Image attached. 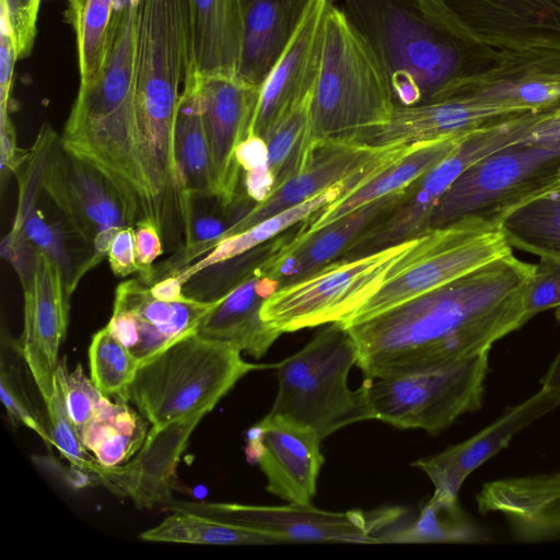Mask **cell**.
I'll use <instances>...</instances> for the list:
<instances>
[{
  "mask_svg": "<svg viewBox=\"0 0 560 560\" xmlns=\"http://www.w3.org/2000/svg\"><path fill=\"white\" fill-rule=\"evenodd\" d=\"M190 68L189 0H137L133 89L137 151L152 203L177 201L175 126Z\"/></svg>",
  "mask_w": 560,
  "mask_h": 560,
  "instance_id": "obj_3",
  "label": "cell"
},
{
  "mask_svg": "<svg viewBox=\"0 0 560 560\" xmlns=\"http://www.w3.org/2000/svg\"><path fill=\"white\" fill-rule=\"evenodd\" d=\"M334 0H312L289 45L260 88L249 130L267 140L275 129L313 96L322 68L325 24Z\"/></svg>",
  "mask_w": 560,
  "mask_h": 560,
  "instance_id": "obj_18",
  "label": "cell"
},
{
  "mask_svg": "<svg viewBox=\"0 0 560 560\" xmlns=\"http://www.w3.org/2000/svg\"><path fill=\"white\" fill-rule=\"evenodd\" d=\"M560 306V262L547 258L534 265L525 294L526 323L537 314Z\"/></svg>",
  "mask_w": 560,
  "mask_h": 560,
  "instance_id": "obj_44",
  "label": "cell"
},
{
  "mask_svg": "<svg viewBox=\"0 0 560 560\" xmlns=\"http://www.w3.org/2000/svg\"><path fill=\"white\" fill-rule=\"evenodd\" d=\"M276 290L277 283L265 271L253 275L222 296L196 332L261 358L281 335L261 318L262 304Z\"/></svg>",
  "mask_w": 560,
  "mask_h": 560,
  "instance_id": "obj_27",
  "label": "cell"
},
{
  "mask_svg": "<svg viewBox=\"0 0 560 560\" xmlns=\"http://www.w3.org/2000/svg\"><path fill=\"white\" fill-rule=\"evenodd\" d=\"M73 1H75V0H69V3H70V2H73Z\"/></svg>",
  "mask_w": 560,
  "mask_h": 560,
  "instance_id": "obj_55",
  "label": "cell"
},
{
  "mask_svg": "<svg viewBox=\"0 0 560 560\" xmlns=\"http://www.w3.org/2000/svg\"><path fill=\"white\" fill-rule=\"evenodd\" d=\"M2 354L0 368V396L13 427L24 425L34 431L46 444L52 445L50 432L37 413L18 366Z\"/></svg>",
  "mask_w": 560,
  "mask_h": 560,
  "instance_id": "obj_42",
  "label": "cell"
},
{
  "mask_svg": "<svg viewBox=\"0 0 560 560\" xmlns=\"http://www.w3.org/2000/svg\"><path fill=\"white\" fill-rule=\"evenodd\" d=\"M536 198L560 199V168L558 171H556L555 173H552L538 187H536L534 190L528 192L526 196H524L522 199H520L512 207H515L517 205L524 203L526 201H529V200L536 199ZM512 207H510V208H512Z\"/></svg>",
  "mask_w": 560,
  "mask_h": 560,
  "instance_id": "obj_53",
  "label": "cell"
},
{
  "mask_svg": "<svg viewBox=\"0 0 560 560\" xmlns=\"http://www.w3.org/2000/svg\"><path fill=\"white\" fill-rule=\"evenodd\" d=\"M175 155L186 199L190 195H213L210 154L199 102L187 83H184L177 112Z\"/></svg>",
  "mask_w": 560,
  "mask_h": 560,
  "instance_id": "obj_34",
  "label": "cell"
},
{
  "mask_svg": "<svg viewBox=\"0 0 560 560\" xmlns=\"http://www.w3.org/2000/svg\"><path fill=\"white\" fill-rule=\"evenodd\" d=\"M411 145L376 148L351 138L314 141L303 167L273 190L265 201L255 203L231 226L226 236L243 232L340 182L382 168L402 155Z\"/></svg>",
  "mask_w": 560,
  "mask_h": 560,
  "instance_id": "obj_16",
  "label": "cell"
},
{
  "mask_svg": "<svg viewBox=\"0 0 560 560\" xmlns=\"http://www.w3.org/2000/svg\"><path fill=\"white\" fill-rule=\"evenodd\" d=\"M490 350L435 369L368 378L362 385L375 420L438 434L482 406Z\"/></svg>",
  "mask_w": 560,
  "mask_h": 560,
  "instance_id": "obj_9",
  "label": "cell"
},
{
  "mask_svg": "<svg viewBox=\"0 0 560 560\" xmlns=\"http://www.w3.org/2000/svg\"><path fill=\"white\" fill-rule=\"evenodd\" d=\"M246 197L256 203L265 201L275 190V176L269 167L244 172Z\"/></svg>",
  "mask_w": 560,
  "mask_h": 560,
  "instance_id": "obj_51",
  "label": "cell"
},
{
  "mask_svg": "<svg viewBox=\"0 0 560 560\" xmlns=\"http://www.w3.org/2000/svg\"><path fill=\"white\" fill-rule=\"evenodd\" d=\"M294 235L277 236L242 255L202 269L183 284V293L202 302L222 298L253 275L265 271L267 264Z\"/></svg>",
  "mask_w": 560,
  "mask_h": 560,
  "instance_id": "obj_36",
  "label": "cell"
},
{
  "mask_svg": "<svg viewBox=\"0 0 560 560\" xmlns=\"http://www.w3.org/2000/svg\"><path fill=\"white\" fill-rule=\"evenodd\" d=\"M107 257L112 271L118 277L139 272L133 226L122 228L116 233L109 245Z\"/></svg>",
  "mask_w": 560,
  "mask_h": 560,
  "instance_id": "obj_47",
  "label": "cell"
},
{
  "mask_svg": "<svg viewBox=\"0 0 560 560\" xmlns=\"http://www.w3.org/2000/svg\"><path fill=\"white\" fill-rule=\"evenodd\" d=\"M115 0L70 2V21L75 32L80 85L93 82L102 72L110 48Z\"/></svg>",
  "mask_w": 560,
  "mask_h": 560,
  "instance_id": "obj_37",
  "label": "cell"
},
{
  "mask_svg": "<svg viewBox=\"0 0 560 560\" xmlns=\"http://www.w3.org/2000/svg\"><path fill=\"white\" fill-rule=\"evenodd\" d=\"M21 284L24 324L18 348L46 405L54 392L71 296L59 265L39 249L33 272Z\"/></svg>",
  "mask_w": 560,
  "mask_h": 560,
  "instance_id": "obj_17",
  "label": "cell"
},
{
  "mask_svg": "<svg viewBox=\"0 0 560 560\" xmlns=\"http://www.w3.org/2000/svg\"><path fill=\"white\" fill-rule=\"evenodd\" d=\"M528 112H516L478 101L466 89L422 105L396 106L384 124L351 139L369 147L410 145L469 133Z\"/></svg>",
  "mask_w": 560,
  "mask_h": 560,
  "instance_id": "obj_21",
  "label": "cell"
},
{
  "mask_svg": "<svg viewBox=\"0 0 560 560\" xmlns=\"http://www.w3.org/2000/svg\"><path fill=\"white\" fill-rule=\"evenodd\" d=\"M185 83L197 95L207 137L213 195L226 208L243 198L238 194L241 167L237 145L249 135L260 88L238 74H199L189 71Z\"/></svg>",
  "mask_w": 560,
  "mask_h": 560,
  "instance_id": "obj_14",
  "label": "cell"
},
{
  "mask_svg": "<svg viewBox=\"0 0 560 560\" xmlns=\"http://www.w3.org/2000/svg\"><path fill=\"white\" fill-rule=\"evenodd\" d=\"M15 50L8 24L0 14V112H10Z\"/></svg>",
  "mask_w": 560,
  "mask_h": 560,
  "instance_id": "obj_48",
  "label": "cell"
},
{
  "mask_svg": "<svg viewBox=\"0 0 560 560\" xmlns=\"http://www.w3.org/2000/svg\"><path fill=\"white\" fill-rule=\"evenodd\" d=\"M248 3L249 0H189V71L238 74Z\"/></svg>",
  "mask_w": 560,
  "mask_h": 560,
  "instance_id": "obj_28",
  "label": "cell"
},
{
  "mask_svg": "<svg viewBox=\"0 0 560 560\" xmlns=\"http://www.w3.org/2000/svg\"><path fill=\"white\" fill-rule=\"evenodd\" d=\"M416 237L357 258L338 259L269 295L261 318L280 334L346 323L377 291Z\"/></svg>",
  "mask_w": 560,
  "mask_h": 560,
  "instance_id": "obj_10",
  "label": "cell"
},
{
  "mask_svg": "<svg viewBox=\"0 0 560 560\" xmlns=\"http://www.w3.org/2000/svg\"><path fill=\"white\" fill-rule=\"evenodd\" d=\"M534 265L513 253L368 319L345 325L368 378L435 369L491 350L526 324Z\"/></svg>",
  "mask_w": 560,
  "mask_h": 560,
  "instance_id": "obj_1",
  "label": "cell"
},
{
  "mask_svg": "<svg viewBox=\"0 0 560 560\" xmlns=\"http://www.w3.org/2000/svg\"><path fill=\"white\" fill-rule=\"evenodd\" d=\"M141 540L192 545L277 544L270 536L212 516L173 511L156 526L142 532Z\"/></svg>",
  "mask_w": 560,
  "mask_h": 560,
  "instance_id": "obj_35",
  "label": "cell"
},
{
  "mask_svg": "<svg viewBox=\"0 0 560 560\" xmlns=\"http://www.w3.org/2000/svg\"><path fill=\"white\" fill-rule=\"evenodd\" d=\"M466 135L413 143L373 177L317 211L318 214L313 215L311 223H305L296 235L317 232L368 203L407 189L450 154Z\"/></svg>",
  "mask_w": 560,
  "mask_h": 560,
  "instance_id": "obj_29",
  "label": "cell"
},
{
  "mask_svg": "<svg viewBox=\"0 0 560 560\" xmlns=\"http://www.w3.org/2000/svg\"><path fill=\"white\" fill-rule=\"evenodd\" d=\"M312 97L291 113L266 140L269 168L276 182L275 190L293 177L306 162L313 143Z\"/></svg>",
  "mask_w": 560,
  "mask_h": 560,
  "instance_id": "obj_39",
  "label": "cell"
},
{
  "mask_svg": "<svg viewBox=\"0 0 560 560\" xmlns=\"http://www.w3.org/2000/svg\"><path fill=\"white\" fill-rule=\"evenodd\" d=\"M170 511H184L238 524L278 542L339 541L382 542L375 534L383 532L404 514L399 508L364 513L361 510L331 512L311 504L289 503L281 506L238 503H167Z\"/></svg>",
  "mask_w": 560,
  "mask_h": 560,
  "instance_id": "obj_13",
  "label": "cell"
},
{
  "mask_svg": "<svg viewBox=\"0 0 560 560\" xmlns=\"http://www.w3.org/2000/svg\"><path fill=\"white\" fill-rule=\"evenodd\" d=\"M396 105L363 36L335 2L328 9L322 68L311 103L313 142L352 138L384 124Z\"/></svg>",
  "mask_w": 560,
  "mask_h": 560,
  "instance_id": "obj_6",
  "label": "cell"
},
{
  "mask_svg": "<svg viewBox=\"0 0 560 560\" xmlns=\"http://www.w3.org/2000/svg\"><path fill=\"white\" fill-rule=\"evenodd\" d=\"M494 221L512 248L560 262V199H532Z\"/></svg>",
  "mask_w": 560,
  "mask_h": 560,
  "instance_id": "obj_33",
  "label": "cell"
},
{
  "mask_svg": "<svg viewBox=\"0 0 560 560\" xmlns=\"http://www.w3.org/2000/svg\"><path fill=\"white\" fill-rule=\"evenodd\" d=\"M375 54L396 106L447 97L511 54L474 43L434 0H339Z\"/></svg>",
  "mask_w": 560,
  "mask_h": 560,
  "instance_id": "obj_2",
  "label": "cell"
},
{
  "mask_svg": "<svg viewBox=\"0 0 560 560\" xmlns=\"http://www.w3.org/2000/svg\"><path fill=\"white\" fill-rule=\"evenodd\" d=\"M312 0H249L238 75L261 86L289 45Z\"/></svg>",
  "mask_w": 560,
  "mask_h": 560,
  "instance_id": "obj_30",
  "label": "cell"
},
{
  "mask_svg": "<svg viewBox=\"0 0 560 560\" xmlns=\"http://www.w3.org/2000/svg\"><path fill=\"white\" fill-rule=\"evenodd\" d=\"M560 168V150L515 142L465 171L439 200L430 229L465 215L495 219Z\"/></svg>",
  "mask_w": 560,
  "mask_h": 560,
  "instance_id": "obj_12",
  "label": "cell"
},
{
  "mask_svg": "<svg viewBox=\"0 0 560 560\" xmlns=\"http://www.w3.org/2000/svg\"><path fill=\"white\" fill-rule=\"evenodd\" d=\"M40 0H1L4 18L13 42L16 60L30 56L35 37Z\"/></svg>",
  "mask_w": 560,
  "mask_h": 560,
  "instance_id": "obj_45",
  "label": "cell"
},
{
  "mask_svg": "<svg viewBox=\"0 0 560 560\" xmlns=\"http://www.w3.org/2000/svg\"><path fill=\"white\" fill-rule=\"evenodd\" d=\"M221 299L202 302L185 295L177 301H163L140 278L129 279L115 290L113 314L106 326L141 363L195 332Z\"/></svg>",
  "mask_w": 560,
  "mask_h": 560,
  "instance_id": "obj_19",
  "label": "cell"
},
{
  "mask_svg": "<svg viewBox=\"0 0 560 560\" xmlns=\"http://www.w3.org/2000/svg\"><path fill=\"white\" fill-rule=\"evenodd\" d=\"M555 310V316L560 323V306ZM541 388L555 393L560 398V350L541 380Z\"/></svg>",
  "mask_w": 560,
  "mask_h": 560,
  "instance_id": "obj_54",
  "label": "cell"
},
{
  "mask_svg": "<svg viewBox=\"0 0 560 560\" xmlns=\"http://www.w3.org/2000/svg\"><path fill=\"white\" fill-rule=\"evenodd\" d=\"M382 170L383 168L374 170L340 182L296 206L254 224L243 232L229 235L201 258L171 275H176L184 284L189 278L202 269L234 258L276 238L289 228L310 219L314 213L361 183L370 179Z\"/></svg>",
  "mask_w": 560,
  "mask_h": 560,
  "instance_id": "obj_31",
  "label": "cell"
},
{
  "mask_svg": "<svg viewBox=\"0 0 560 560\" xmlns=\"http://www.w3.org/2000/svg\"><path fill=\"white\" fill-rule=\"evenodd\" d=\"M89 358L91 380L101 394L108 398L128 401V387L140 361L107 326L94 334L89 348Z\"/></svg>",
  "mask_w": 560,
  "mask_h": 560,
  "instance_id": "obj_40",
  "label": "cell"
},
{
  "mask_svg": "<svg viewBox=\"0 0 560 560\" xmlns=\"http://www.w3.org/2000/svg\"><path fill=\"white\" fill-rule=\"evenodd\" d=\"M266 368L242 359L241 351L188 334L142 361L128 387V401L151 424L206 416L252 371Z\"/></svg>",
  "mask_w": 560,
  "mask_h": 560,
  "instance_id": "obj_5",
  "label": "cell"
},
{
  "mask_svg": "<svg viewBox=\"0 0 560 560\" xmlns=\"http://www.w3.org/2000/svg\"><path fill=\"white\" fill-rule=\"evenodd\" d=\"M45 406L52 446L72 467L92 475L97 481V475L102 466L93 455H90L91 453L82 443L80 433L68 412L63 385L57 372L51 398Z\"/></svg>",
  "mask_w": 560,
  "mask_h": 560,
  "instance_id": "obj_41",
  "label": "cell"
},
{
  "mask_svg": "<svg viewBox=\"0 0 560 560\" xmlns=\"http://www.w3.org/2000/svg\"><path fill=\"white\" fill-rule=\"evenodd\" d=\"M133 232L139 278L148 283L153 272V262L163 253V241L158 228L148 219L137 222Z\"/></svg>",
  "mask_w": 560,
  "mask_h": 560,
  "instance_id": "obj_46",
  "label": "cell"
},
{
  "mask_svg": "<svg viewBox=\"0 0 560 560\" xmlns=\"http://www.w3.org/2000/svg\"><path fill=\"white\" fill-rule=\"evenodd\" d=\"M320 442L311 427L269 412L250 429L246 455L258 463L268 492L288 503L311 504L324 464Z\"/></svg>",
  "mask_w": 560,
  "mask_h": 560,
  "instance_id": "obj_20",
  "label": "cell"
},
{
  "mask_svg": "<svg viewBox=\"0 0 560 560\" xmlns=\"http://www.w3.org/2000/svg\"><path fill=\"white\" fill-rule=\"evenodd\" d=\"M137 0L112 37L106 63L91 83L80 85L60 136L62 147L102 172L140 220L150 215L136 133L133 89Z\"/></svg>",
  "mask_w": 560,
  "mask_h": 560,
  "instance_id": "obj_4",
  "label": "cell"
},
{
  "mask_svg": "<svg viewBox=\"0 0 560 560\" xmlns=\"http://www.w3.org/2000/svg\"><path fill=\"white\" fill-rule=\"evenodd\" d=\"M42 186L68 226L92 250L91 269L116 233L140 221L119 189L97 168L68 152L56 135L48 150Z\"/></svg>",
  "mask_w": 560,
  "mask_h": 560,
  "instance_id": "obj_11",
  "label": "cell"
},
{
  "mask_svg": "<svg viewBox=\"0 0 560 560\" xmlns=\"http://www.w3.org/2000/svg\"><path fill=\"white\" fill-rule=\"evenodd\" d=\"M488 534L464 513L458 500L441 501L431 498L423 506L420 517L409 528L394 532L385 541H443L482 542Z\"/></svg>",
  "mask_w": 560,
  "mask_h": 560,
  "instance_id": "obj_38",
  "label": "cell"
},
{
  "mask_svg": "<svg viewBox=\"0 0 560 560\" xmlns=\"http://www.w3.org/2000/svg\"><path fill=\"white\" fill-rule=\"evenodd\" d=\"M358 348L340 322L327 324L300 351L277 364L278 393L270 412L296 420L323 441L349 424L375 420L360 386L348 387Z\"/></svg>",
  "mask_w": 560,
  "mask_h": 560,
  "instance_id": "obj_7",
  "label": "cell"
},
{
  "mask_svg": "<svg viewBox=\"0 0 560 560\" xmlns=\"http://www.w3.org/2000/svg\"><path fill=\"white\" fill-rule=\"evenodd\" d=\"M521 141L560 150V104L542 110Z\"/></svg>",
  "mask_w": 560,
  "mask_h": 560,
  "instance_id": "obj_49",
  "label": "cell"
},
{
  "mask_svg": "<svg viewBox=\"0 0 560 560\" xmlns=\"http://www.w3.org/2000/svg\"><path fill=\"white\" fill-rule=\"evenodd\" d=\"M513 253L498 223L465 215L432 228L389 269L377 291L345 325L361 322Z\"/></svg>",
  "mask_w": 560,
  "mask_h": 560,
  "instance_id": "obj_8",
  "label": "cell"
},
{
  "mask_svg": "<svg viewBox=\"0 0 560 560\" xmlns=\"http://www.w3.org/2000/svg\"><path fill=\"white\" fill-rule=\"evenodd\" d=\"M465 38L506 52L560 54V0H434Z\"/></svg>",
  "mask_w": 560,
  "mask_h": 560,
  "instance_id": "obj_15",
  "label": "cell"
},
{
  "mask_svg": "<svg viewBox=\"0 0 560 560\" xmlns=\"http://www.w3.org/2000/svg\"><path fill=\"white\" fill-rule=\"evenodd\" d=\"M203 415L150 429L138 456L125 466L102 467L97 478L115 492L128 495L139 508L166 505L174 499L171 481L187 441Z\"/></svg>",
  "mask_w": 560,
  "mask_h": 560,
  "instance_id": "obj_25",
  "label": "cell"
},
{
  "mask_svg": "<svg viewBox=\"0 0 560 560\" xmlns=\"http://www.w3.org/2000/svg\"><path fill=\"white\" fill-rule=\"evenodd\" d=\"M56 372L63 385L68 412L80 433L92 418L104 395L96 388L92 380L88 378L81 365H77L72 372H69L66 359H62Z\"/></svg>",
  "mask_w": 560,
  "mask_h": 560,
  "instance_id": "obj_43",
  "label": "cell"
},
{
  "mask_svg": "<svg viewBox=\"0 0 560 560\" xmlns=\"http://www.w3.org/2000/svg\"><path fill=\"white\" fill-rule=\"evenodd\" d=\"M559 406L560 398L540 387L471 438L436 455L420 458L412 466L421 469L432 481V498L458 500L460 487L474 470L505 448L516 433Z\"/></svg>",
  "mask_w": 560,
  "mask_h": 560,
  "instance_id": "obj_22",
  "label": "cell"
},
{
  "mask_svg": "<svg viewBox=\"0 0 560 560\" xmlns=\"http://www.w3.org/2000/svg\"><path fill=\"white\" fill-rule=\"evenodd\" d=\"M335 1V0H334Z\"/></svg>",
  "mask_w": 560,
  "mask_h": 560,
  "instance_id": "obj_56",
  "label": "cell"
},
{
  "mask_svg": "<svg viewBox=\"0 0 560 560\" xmlns=\"http://www.w3.org/2000/svg\"><path fill=\"white\" fill-rule=\"evenodd\" d=\"M476 502L482 514L501 513L520 542L560 537V471L488 481Z\"/></svg>",
  "mask_w": 560,
  "mask_h": 560,
  "instance_id": "obj_24",
  "label": "cell"
},
{
  "mask_svg": "<svg viewBox=\"0 0 560 560\" xmlns=\"http://www.w3.org/2000/svg\"><path fill=\"white\" fill-rule=\"evenodd\" d=\"M152 294L163 301H177L185 296L183 283L176 275L166 276L150 285Z\"/></svg>",
  "mask_w": 560,
  "mask_h": 560,
  "instance_id": "obj_52",
  "label": "cell"
},
{
  "mask_svg": "<svg viewBox=\"0 0 560 560\" xmlns=\"http://www.w3.org/2000/svg\"><path fill=\"white\" fill-rule=\"evenodd\" d=\"M142 418L128 401L114 402L104 396L80 432L82 443L102 467L120 466L140 451L147 439L149 431Z\"/></svg>",
  "mask_w": 560,
  "mask_h": 560,
  "instance_id": "obj_32",
  "label": "cell"
},
{
  "mask_svg": "<svg viewBox=\"0 0 560 560\" xmlns=\"http://www.w3.org/2000/svg\"><path fill=\"white\" fill-rule=\"evenodd\" d=\"M57 132L44 125L30 149L23 170L18 174L19 197L11 232L22 236L35 248L46 253L60 267L71 296L83 277L82 267L69 247L68 234L61 223L48 220L38 207L43 195L42 176L50 144Z\"/></svg>",
  "mask_w": 560,
  "mask_h": 560,
  "instance_id": "obj_26",
  "label": "cell"
},
{
  "mask_svg": "<svg viewBox=\"0 0 560 560\" xmlns=\"http://www.w3.org/2000/svg\"><path fill=\"white\" fill-rule=\"evenodd\" d=\"M236 161L243 172L269 167L266 140L248 135L235 150Z\"/></svg>",
  "mask_w": 560,
  "mask_h": 560,
  "instance_id": "obj_50",
  "label": "cell"
},
{
  "mask_svg": "<svg viewBox=\"0 0 560 560\" xmlns=\"http://www.w3.org/2000/svg\"><path fill=\"white\" fill-rule=\"evenodd\" d=\"M410 192L405 190L368 203L317 232L294 237L266 266L265 275L278 289L296 282L343 258L381 220L398 207Z\"/></svg>",
  "mask_w": 560,
  "mask_h": 560,
  "instance_id": "obj_23",
  "label": "cell"
}]
</instances>
